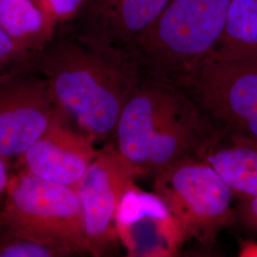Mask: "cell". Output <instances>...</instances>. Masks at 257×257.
Here are the masks:
<instances>
[{"label":"cell","instance_id":"cell-1","mask_svg":"<svg viewBox=\"0 0 257 257\" xmlns=\"http://www.w3.org/2000/svg\"><path fill=\"white\" fill-rule=\"evenodd\" d=\"M31 63L46 80L57 110L94 144L110 141L141 76L126 52L74 33L55 36Z\"/></svg>","mask_w":257,"mask_h":257},{"label":"cell","instance_id":"cell-2","mask_svg":"<svg viewBox=\"0 0 257 257\" xmlns=\"http://www.w3.org/2000/svg\"><path fill=\"white\" fill-rule=\"evenodd\" d=\"M109 142L137 179L185 157L200 158L218 139L185 92L140 76Z\"/></svg>","mask_w":257,"mask_h":257},{"label":"cell","instance_id":"cell-3","mask_svg":"<svg viewBox=\"0 0 257 257\" xmlns=\"http://www.w3.org/2000/svg\"><path fill=\"white\" fill-rule=\"evenodd\" d=\"M232 0H170L128 47L140 75L176 86L218 43Z\"/></svg>","mask_w":257,"mask_h":257},{"label":"cell","instance_id":"cell-4","mask_svg":"<svg viewBox=\"0 0 257 257\" xmlns=\"http://www.w3.org/2000/svg\"><path fill=\"white\" fill-rule=\"evenodd\" d=\"M0 227L13 235L64 248L73 254L89 253L77 187L15 170L0 210Z\"/></svg>","mask_w":257,"mask_h":257},{"label":"cell","instance_id":"cell-5","mask_svg":"<svg viewBox=\"0 0 257 257\" xmlns=\"http://www.w3.org/2000/svg\"><path fill=\"white\" fill-rule=\"evenodd\" d=\"M218 139L257 148V60L205 58L175 86Z\"/></svg>","mask_w":257,"mask_h":257},{"label":"cell","instance_id":"cell-6","mask_svg":"<svg viewBox=\"0 0 257 257\" xmlns=\"http://www.w3.org/2000/svg\"><path fill=\"white\" fill-rule=\"evenodd\" d=\"M154 176V193L174 215L187 240L213 247L218 234L235 223L234 193L207 161L185 157Z\"/></svg>","mask_w":257,"mask_h":257},{"label":"cell","instance_id":"cell-7","mask_svg":"<svg viewBox=\"0 0 257 257\" xmlns=\"http://www.w3.org/2000/svg\"><path fill=\"white\" fill-rule=\"evenodd\" d=\"M57 108L30 62L0 74V156L15 160L49 128Z\"/></svg>","mask_w":257,"mask_h":257},{"label":"cell","instance_id":"cell-8","mask_svg":"<svg viewBox=\"0 0 257 257\" xmlns=\"http://www.w3.org/2000/svg\"><path fill=\"white\" fill-rule=\"evenodd\" d=\"M136 177L110 142L94 158L77 189L81 198L89 253L102 256L116 248L118 213Z\"/></svg>","mask_w":257,"mask_h":257},{"label":"cell","instance_id":"cell-9","mask_svg":"<svg viewBox=\"0 0 257 257\" xmlns=\"http://www.w3.org/2000/svg\"><path fill=\"white\" fill-rule=\"evenodd\" d=\"M100 151L57 110L45 133L15 159L14 170L46 181L77 187Z\"/></svg>","mask_w":257,"mask_h":257},{"label":"cell","instance_id":"cell-10","mask_svg":"<svg viewBox=\"0 0 257 257\" xmlns=\"http://www.w3.org/2000/svg\"><path fill=\"white\" fill-rule=\"evenodd\" d=\"M117 223L119 241L131 256H175L187 241L164 202L137 186L125 194Z\"/></svg>","mask_w":257,"mask_h":257},{"label":"cell","instance_id":"cell-11","mask_svg":"<svg viewBox=\"0 0 257 257\" xmlns=\"http://www.w3.org/2000/svg\"><path fill=\"white\" fill-rule=\"evenodd\" d=\"M170 0H86L74 34L127 52L159 18Z\"/></svg>","mask_w":257,"mask_h":257},{"label":"cell","instance_id":"cell-12","mask_svg":"<svg viewBox=\"0 0 257 257\" xmlns=\"http://www.w3.org/2000/svg\"><path fill=\"white\" fill-rule=\"evenodd\" d=\"M0 26L29 55L55 37V25L32 0H0Z\"/></svg>","mask_w":257,"mask_h":257},{"label":"cell","instance_id":"cell-13","mask_svg":"<svg viewBox=\"0 0 257 257\" xmlns=\"http://www.w3.org/2000/svg\"><path fill=\"white\" fill-rule=\"evenodd\" d=\"M207 58L257 60V0H232L224 32Z\"/></svg>","mask_w":257,"mask_h":257},{"label":"cell","instance_id":"cell-14","mask_svg":"<svg viewBox=\"0 0 257 257\" xmlns=\"http://www.w3.org/2000/svg\"><path fill=\"white\" fill-rule=\"evenodd\" d=\"M200 158L216 171L235 196L257 195V148L220 142Z\"/></svg>","mask_w":257,"mask_h":257},{"label":"cell","instance_id":"cell-15","mask_svg":"<svg viewBox=\"0 0 257 257\" xmlns=\"http://www.w3.org/2000/svg\"><path fill=\"white\" fill-rule=\"evenodd\" d=\"M73 253L64 248L13 235L0 227V257H61Z\"/></svg>","mask_w":257,"mask_h":257},{"label":"cell","instance_id":"cell-16","mask_svg":"<svg viewBox=\"0 0 257 257\" xmlns=\"http://www.w3.org/2000/svg\"><path fill=\"white\" fill-rule=\"evenodd\" d=\"M32 55L20 49L0 26V74L30 62Z\"/></svg>","mask_w":257,"mask_h":257},{"label":"cell","instance_id":"cell-17","mask_svg":"<svg viewBox=\"0 0 257 257\" xmlns=\"http://www.w3.org/2000/svg\"><path fill=\"white\" fill-rule=\"evenodd\" d=\"M86 0H48L41 11L55 25L74 19Z\"/></svg>","mask_w":257,"mask_h":257},{"label":"cell","instance_id":"cell-18","mask_svg":"<svg viewBox=\"0 0 257 257\" xmlns=\"http://www.w3.org/2000/svg\"><path fill=\"white\" fill-rule=\"evenodd\" d=\"M235 206V223L257 234V195H239Z\"/></svg>","mask_w":257,"mask_h":257},{"label":"cell","instance_id":"cell-19","mask_svg":"<svg viewBox=\"0 0 257 257\" xmlns=\"http://www.w3.org/2000/svg\"><path fill=\"white\" fill-rule=\"evenodd\" d=\"M10 160L0 156V210L5 198L10 178Z\"/></svg>","mask_w":257,"mask_h":257},{"label":"cell","instance_id":"cell-20","mask_svg":"<svg viewBox=\"0 0 257 257\" xmlns=\"http://www.w3.org/2000/svg\"><path fill=\"white\" fill-rule=\"evenodd\" d=\"M238 256L257 257V241L241 240L239 244Z\"/></svg>","mask_w":257,"mask_h":257},{"label":"cell","instance_id":"cell-21","mask_svg":"<svg viewBox=\"0 0 257 257\" xmlns=\"http://www.w3.org/2000/svg\"><path fill=\"white\" fill-rule=\"evenodd\" d=\"M32 1L37 5L39 9L41 10L42 9V7L46 4V2L48 0H32Z\"/></svg>","mask_w":257,"mask_h":257}]
</instances>
